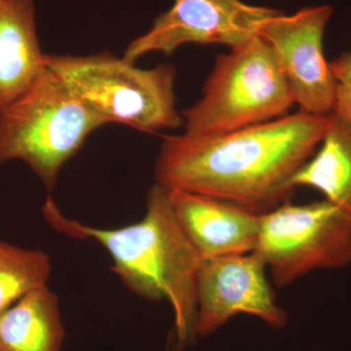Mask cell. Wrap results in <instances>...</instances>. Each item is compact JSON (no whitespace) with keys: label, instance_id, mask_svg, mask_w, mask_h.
<instances>
[{"label":"cell","instance_id":"1","mask_svg":"<svg viewBox=\"0 0 351 351\" xmlns=\"http://www.w3.org/2000/svg\"><path fill=\"white\" fill-rule=\"evenodd\" d=\"M329 115L299 112L215 136L164 138L157 184L265 213L289 195L290 180L313 156Z\"/></svg>","mask_w":351,"mask_h":351},{"label":"cell","instance_id":"2","mask_svg":"<svg viewBox=\"0 0 351 351\" xmlns=\"http://www.w3.org/2000/svg\"><path fill=\"white\" fill-rule=\"evenodd\" d=\"M43 214L58 232L101 245L112 258V271L132 292L149 301L169 302L176 351L195 341L196 288L203 258L178 219L167 189L152 186L144 218L124 228H93L66 218L51 197Z\"/></svg>","mask_w":351,"mask_h":351},{"label":"cell","instance_id":"3","mask_svg":"<svg viewBox=\"0 0 351 351\" xmlns=\"http://www.w3.org/2000/svg\"><path fill=\"white\" fill-rule=\"evenodd\" d=\"M106 124L47 66L24 95L0 112V167L24 161L48 191H54L64 164Z\"/></svg>","mask_w":351,"mask_h":351},{"label":"cell","instance_id":"4","mask_svg":"<svg viewBox=\"0 0 351 351\" xmlns=\"http://www.w3.org/2000/svg\"><path fill=\"white\" fill-rule=\"evenodd\" d=\"M46 64L73 94L105 119L154 133L184 124L176 108V69H140L110 53L46 55Z\"/></svg>","mask_w":351,"mask_h":351},{"label":"cell","instance_id":"5","mask_svg":"<svg viewBox=\"0 0 351 351\" xmlns=\"http://www.w3.org/2000/svg\"><path fill=\"white\" fill-rule=\"evenodd\" d=\"M294 105L274 50L258 34L217 57L200 100L181 113L186 133L215 136L285 117Z\"/></svg>","mask_w":351,"mask_h":351},{"label":"cell","instance_id":"6","mask_svg":"<svg viewBox=\"0 0 351 351\" xmlns=\"http://www.w3.org/2000/svg\"><path fill=\"white\" fill-rule=\"evenodd\" d=\"M256 254L278 287L351 263V215L329 201L284 202L261 215Z\"/></svg>","mask_w":351,"mask_h":351},{"label":"cell","instance_id":"7","mask_svg":"<svg viewBox=\"0 0 351 351\" xmlns=\"http://www.w3.org/2000/svg\"><path fill=\"white\" fill-rule=\"evenodd\" d=\"M280 13L241 0H175L149 32L127 46L124 59L135 64L158 52L172 55L184 44H223L237 47L258 36L265 21Z\"/></svg>","mask_w":351,"mask_h":351},{"label":"cell","instance_id":"8","mask_svg":"<svg viewBox=\"0 0 351 351\" xmlns=\"http://www.w3.org/2000/svg\"><path fill=\"white\" fill-rule=\"evenodd\" d=\"M332 14L330 5L278 13L258 32L274 50L300 112L307 114L329 115L336 105V82L323 48Z\"/></svg>","mask_w":351,"mask_h":351},{"label":"cell","instance_id":"9","mask_svg":"<svg viewBox=\"0 0 351 351\" xmlns=\"http://www.w3.org/2000/svg\"><path fill=\"white\" fill-rule=\"evenodd\" d=\"M267 269L255 252L203 260L196 288V338L210 336L239 314L274 329L285 327L288 313L277 304Z\"/></svg>","mask_w":351,"mask_h":351},{"label":"cell","instance_id":"10","mask_svg":"<svg viewBox=\"0 0 351 351\" xmlns=\"http://www.w3.org/2000/svg\"><path fill=\"white\" fill-rule=\"evenodd\" d=\"M167 189L178 219L203 260L255 251L262 214L212 196Z\"/></svg>","mask_w":351,"mask_h":351},{"label":"cell","instance_id":"11","mask_svg":"<svg viewBox=\"0 0 351 351\" xmlns=\"http://www.w3.org/2000/svg\"><path fill=\"white\" fill-rule=\"evenodd\" d=\"M36 13L32 0H0V112L24 95L47 69Z\"/></svg>","mask_w":351,"mask_h":351},{"label":"cell","instance_id":"12","mask_svg":"<svg viewBox=\"0 0 351 351\" xmlns=\"http://www.w3.org/2000/svg\"><path fill=\"white\" fill-rule=\"evenodd\" d=\"M64 338L59 298L47 285L0 314V351H61Z\"/></svg>","mask_w":351,"mask_h":351},{"label":"cell","instance_id":"13","mask_svg":"<svg viewBox=\"0 0 351 351\" xmlns=\"http://www.w3.org/2000/svg\"><path fill=\"white\" fill-rule=\"evenodd\" d=\"M291 189L306 186L320 191L325 199L351 215V121L339 113L329 114V125L319 149L290 180Z\"/></svg>","mask_w":351,"mask_h":351},{"label":"cell","instance_id":"14","mask_svg":"<svg viewBox=\"0 0 351 351\" xmlns=\"http://www.w3.org/2000/svg\"><path fill=\"white\" fill-rule=\"evenodd\" d=\"M52 265L47 254L0 240V314L27 293L47 285Z\"/></svg>","mask_w":351,"mask_h":351},{"label":"cell","instance_id":"15","mask_svg":"<svg viewBox=\"0 0 351 351\" xmlns=\"http://www.w3.org/2000/svg\"><path fill=\"white\" fill-rule=\"evenodd\" d=\"M336 82V105L332 112L351 121V49L330 63Z\"/></svg>","mask_w":351,"mask_h":351}]
</instances>
